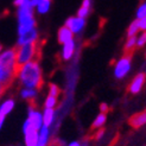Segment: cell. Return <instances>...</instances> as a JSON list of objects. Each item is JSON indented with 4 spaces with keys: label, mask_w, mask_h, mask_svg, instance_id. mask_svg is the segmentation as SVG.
Listing matches in <instances>:
<instances>
[{
    "label": "cell",
    "mask_w": 146,
    "mask_h": 146,
    "mask_svg": "<svg viewBox=\"0 0 146 146\" xmlns=\"http://www.w3.org/2000/svg\"><path fill=\"white\" fill-rule=\"evenodd\" d=\"M27 121L31 123V126L36 129H40L42 128V125H43V115L35 111V109H30V112H29V118H27Z\"/></svg>",
    "instance_id": "52a82bcc"
},
{
    "label": "cell",
    "mask_w": 146,
    "mask_h": 146,
    "mask_svg": "<svg viewBox=\"0 0 146 146\" xmlns=\"http://www.w3.org/2000/svg\"><path fill=\"white\" fill-rule=\"evenodd\" d=\"M36 40H37V31H36V29H33V30L19 33L18 44L23 45V44H27V43H32V42H36Z\"/></svg>",
    "instance_id": "9c48e42d"
},
{
    "label": "cell",
    "mask_w": 146,
    "mask_h": 146,
    "mask_svg": "<svg viewBox=\"0 0 146 146\" xmlns=\"http://www.w3.org/2000/svg\"><path fill=\"white\" fill-rule=\"evenodd\" d=\"M21 98H24V99H26V100H32V99H35L36 98V90L35 89H27V88H25V89H23L21 90Z\"/></svg>",
    "instance_id": "d6986e66"
},
{
    "label": "cell",
    "mask_w": 146,
    "mask_h": 146,
    "mask_svg": "<svg viewBox=\"0 0 146 146\" xmlns=\"http://www.w3.org/2000/svg\"><path fill=\"white\" fill-rule=\"evenodd\" d=\"M56 102H57L56 98H54V96H48V99L45 100V108H54L55 105H56Z\"/></svg>",
    "instance_id": "603a6c76"
},
{
    "label": "cell",
    "mask_w": 146,
    "mask_h": 146,
    "mask_svg": "<svg viewBox=\"0 0 146 146\" xmlns=\"http://www.w3.org/2000/svg\"><path fill=\"white\" fill-rule=\"evenodd\" d=\"M144 82H145V75L144 74H138L134 80L132 82H131L129 87H128V90L132 93V94H137V93H139L143 88V86H144Z\"/></svg>",
    "instance_id": "ba28073f"
},
{
    "label": "cell",
    "mask_w": 146,
    "mask_h": 146,
    "mask_svg": "<svg viewBox=\"0 0 146 146\" xmlns=\"http://www.w3.org/2000/svg\"><path fill=\"white\" fill-rule=\"evenodd\" d=\"M146 43V36L145 33L141 35L139 38H137V46H144V44Z\"/></svg>",
    "instance_id": "484cf974"
},
{
    "label": "cell",
    "mask_w": 146,
    "mask_h": 146,
    "mask_svg": "<svg viewBox=\"0 0 146 146\" xmlns=\"http://www.w3.org/2000/svg\"><path fill=\"white\" fill-rule=\"evenodd\" d=\"M4 121H5V115L0 113V129H1V127L4 125Z\"/></svg>",
    "instance_id": "83f0119b"
},
{
    "label": "cell",
    "mask_w": 146,
    "mask_h": 146,
    "mask_svg": "<svg viewBox=\"0 0 146 146\" xmlns=\"http://www.w3.org/2000/svg\"><path fill=\"white\" fill-rule=\"evenodd\" d=\"M24 134H25V144L26 146H37L38 143V131L31 126V123L27 120L24 123Z\"/></svg>",
    "instance_id": "277c9868"
},
{
    "label": "cell",
    "mask_w": 146,
    "mask_h": 146,
    "mask_svg": "<svg viewBox=\"0 0 146 146\" xmlns=\"http://www.w3.org/2000/svg\"><path fill=\"white\" fill-rule=\"evenodd\" d=\"M30 3L32 6H37V4L39 3V0H30Z\"/></svg>",
    "instance_id": "f546056e"
},
{
    "label": "cell",
    "mask_w": 146,
    "mask_h": 146,
    "mask_svg": "<svg viewBox=\"0 0 146 146\" xmlns=\"http://www.w3.org/2000/svg\"><path fill=\"white\" fill-rule=\"evenodd\" d=\"M18 77L21 84L27 89H37L43 86L42 69L38 61H31L21 65L18 72Z\"/></svg>",
    "instance_id": "6da1fadb"
},
{
    "label": "cell",
    "mask_w": 146,
    "mask_h": 146,
    "mask_svg": "<svg viewBox=\"0 0 146 146\" xmlns=\"http://www.w3.org/2000/svg\"><path fill=\"white\" fill-rule=\"evenodd\" d=\"M102 134H104V129H100V132L96 134V137H95V138H96V139H100V138L102 137Z\"/></svg>",
    "instance_id": "f1b7e54d"
},
{
    "label": "cell",
    "mask_w": 146,
    "mask_h": 146,
    "mask_svg": "<svg viewBox=\"0 0 146 146\" xmlns=\"http://www.w3.org/2000/svg\"><path fill=\"white\" fill-rule=\"evenodd\" d=\"M39 52H40V48H39L38 40L19 45L18 48H16V65H17L18 72L21 65H24L31 61H37Z\"/></svg>",
    "instance_id": "7a4b0ae2"
},
{
    "label": "cell",
    "mask_w": 146,
    "mask_h": 146,
    "mask_svg": "<svg viewBox=\"0 0 146 146\" xmlns=\"http://www.w3.org/2000/svg\"><path fill=\"white\" fill-rule=\"evenodd\" d=\"M146 17V3H144L141 6H139V9L137 11V18L141 19Z\"/></svg>",
    "instance_id": "44dd1931"
},
{
    "label": "cell",
    "mask_w": 146,
    "mask_h": 146,
    "mask_svg": "<svg viewBox=\"0 0 146 146\" xmlns=\"http://www.w3.org/2000/svg\"><path fill=\"white\" fill-rule=\"evenodd\" d=\"M69 146H81V145H80V143H77V141H72Z\"/></svg>",
    "instance_id": "1f68e13d"
},
{
    "label": "cell",
    "mask_w": 146,
    "mask_h": 146,
    "mask_svg": "<svg viewBox=\"0 0 146 146\" xmlns=\"http://www.w3.org/2000/svg\"><path fill=\"white\" fill-rule=\"evenodd\" d=\"M105 122H106V114L100 113L96 116V119L94 120V122H93V128H100V127L104 126Z\"/></svg>",
    "instance_id": "ac0fdd59"
},
{
    "label": "cell",
    "mask_w": 146,
    "mask_h": 146,
    "mask_svg": "<svg viewBox=\"0 0 146 146\" xmlns=\"http://www.w3.org/2000/svg\"><path fill=\"white\" fill-rule=\"evenodd\" d=\"M145 75H146V72H145Z\"/></svg>",
    "instance_id": "836d02e7"
},
{
    "label": "cell",
    "mask_w": 146,
    "mask_h": 146,
    "mask_svg": "<svg viewBox=\"0 0 146 146\" xmlns=\"http://www.w3.org/2000/svg\"><path fill=\"white\" fill-rule=\"evenodd\" d=\"M6 89V87H4V86H1V84H0V95H1V94L4 93V90Z\"/></svg>",
    "instance_id": "4dcf8cb0"
},
{
    "label": "cell",
    "mask_w": 146,
    "mask_h": 146,
    "mask_svg": "<svg viewBox=\"0 0 146 146\" xmlns=\"http://www.w3.org/2000/svg\"><path fill=\"white\" fill-rule=\"evenodd\" d=\"M137 23H138V27H139V30L146 31V17L141 18V19H137Z\"/></svg>",
    "instance_id": "d4e9b609"
},
{
    "label": "cell",
    "mask_w": 146,
    "mask_h": 146,
    "mask_svg": "<svg viewBox=\"0 0 146 146\" xmlns=\"http://www.w3.org/2000/svg\"><path fill=\"white\" fill-rule=\"evenodd\" d=\"M48 139H49V127L46 126H42L40 132L38 135V143L37 146H46L48 144Z\"/></svg>",
    "instance_id": "4fadbf2b"
},
{
    "label": "cell",
    "mask_w": 146,
    "mask_h": 146,
    "mask_svg": "<svg viewBox=\"0 0 146 146\" xmlns=\"http://www.w3.org/2000/svg\"><path fill=\"white\" fill-rule=\"evenodd\" d=\"M84 24H86V21H84L83 18L70 17L67 20V24H65V26H67L72 33H77V32H80L84 27Z\"/></svg>",
    "instance_id": "8992f818"
},
{
    "label": "cell",
    "mask_w": 146,
    "mask_h": 146,
    "mask_svg": "<svg viewBox=\"0 0 146 146\" xmlns=\"http://www.w3.org/2000/svg\"><path fill=\"white\" fill-rule=\"evenodd\" d=\"M13 107H14V101L12 99L6 100L5 102H3V104H1V106H0V113L6 116L9 113H11Z\"/></svg>",
    "instance_id": "2e32d148"
},
{
    "label": "cell",
    "mask_w": 146,
    "mask_h": 146,
    "mask_svg": "<svg viewBox=\"0 0 146 146\" xmlns=\"http://www.w3.org/2000/svg\"><path fill=\"white\" fill-rule=\"evenodd\" d=\"M50 5H51V0H39V3L37 4V11L42 14H44L50 10Z\"/></svg>",
    "instance_id": "e0dca14e"
},
{
    "label": "cell",
    "mask_w": 146,
    "mask_h": 146,
    "mask_svg": "<svg viewBox=\"0 0 146 146\" xmlns=\"http://www.w3.org/2000/svg\"><path fill=\"white\" fill-rule=\"evenodd\" d=\"M71 39H72V32L67 26L61 27L60 31H58V42L62 43V44H65V43Z\"/></svg>",
    "instance_id": "30bf717a"
},
{
    "label": "cell",
    "mask_w": 146,
    "mask_h": 146,
    "mask_svg": "<svg viewBox=\"0 0 146 146\" xmlns=\"http://www.w3.org/2000/svg\"><path fill=\"white\" fill-rule=\"evenodd\" d=\"M54 121V108H45L44 114H43V123L44 126L49 127Z\"/></svg>",
    "instance_id": "5bb4252c"
},
{
    "label": "cell",
    "mask_w": 146,
    "mask_h": 146,
    "mask_svg": "<svg viewBox=\"0 0 146 146\" xmlns=\"http://www.w3.org/2000/svg\"><path fill=\"white\" fill-rule=\"evenodd\" d=\"M89 9H90V0H83L82 6L80 7V10L77 11V17L84 19L87 16H88Z\"/></svg>",
    "instance_id": "9a60e30c"
},
{
    "label": "cell",
    "mask_w": 146,
    "mask_h": 146,
    "mask_svg": "<svg viewBox=\"0 0 146 146\" xmlns=\"http://www.w3.org/2000/svg\"><path fill=\"white\" fill-rule=\"evenodd\" d=\"M100 109H101V113L106 114V113H107V111H108V106H107L106 104H102V105L100 106Z\"/></svg>",
    "instance_id": "4316f807"
},
{
    "label": "cell",
    "mask_w": 146,
    "mask_h": 146,
    "mask_svg": "<svg viewBox=\"0 0 146 146\" xmlns=\"http://www.w3.org/2000/svg\"><path fill=\"white\" fill-rule=\"evenodd\" d=\"M32 5L30 0L25 1L18 6V21H19V33H23L26 31H30L36 29V21L32 12Z\"/></svg>",
    "instance_id": "3957f363"
},
{
    "label": "cell",
    "mask_w": 146,
    "mask_h": 146,
    "mask_svg": "<svg viewBox=\"0 0 146 146\" xmlns=\"http://www.w3.org/2000/svg\"><path fill=\"white\" fill-rule=\"evenodd\" d=\"M129 69H131V56H125L116 63L114 69V75L116 78H123L128 74Z\"/></svg>",
    "instance_id": "5b68a950"
},
{
    "label": "cell",
    "mask_w": 146,
    "mask_h": 146,
    "mask_svg": "<svg viewBox=\"0 0 146 146\" xmlns=\"http://www.w3.org/2000/svg\"><path fill=\"white\" fill-rule=\"evenodd\" d=\"M58 94H60V89L58 87L55 86V84H50V90H49V96H54V98H57Z\"/></svg>",
    "instance_id": "cb8c5ba5"
},
{
    "label": "cell",
    "mask_w": 146,
    "mask_h": 146,
    "mask_svg": "<svg viewBox=\"0 0 146 146\" xmlns=\"http://www.w3.org/2000/svg\"><path fill=\"white\" fill-rule=\"evenodd\" d=\"M74 49H75V43L72 39L65 43L63 46V58L64 60H70L72 54H74Z\"/></svg>",
    "instance_id": "7c38bea8"
},
{
    "label": "cell",
    "mask_w": 146,
    "mask_h": 146,
    "mask_svg": "<svg viewBox=\"0 0 146 146\" xmlns=\"http://www.w3.org/2000/svg\"><path fill=\"white\" fill-rule=\"evenodd\" d=\"M145 36H146V33H145Z\"/></svg>",
    "instance_id": "e575fe53"
},
{
    "label": "cell",
    "mask_w": 146,
    "mask_h": 146,
    "mask_svg": "<svg viewBox=\"0 0 146 146\" xmlns=\"http://www.w3.org/2000/svg\"><path fill=\"white\" fill-rule=\"evenodd\" d=\"M0 51H1V45H0Z\"/></svg>",
    "instance_id": "d6a6232c"
},
{
    "label": "cell",
    "mask_w": 146,
    "mask_h": 146,
    "mask_svg": "<svg viewBox=\"0 0 146 146\" xmlns=\"http://www.w3.org/2000/svg\"><path fill=\"white\" fill-rule=\"evenodd\" d=\"M137 44V37L134 36V37H129L127 43H126V45H125V50L126 51H129V50H132L133 46Z\"/></svg>",
    "instance_id": "7402d4cb"
},
{
    "label": "cell",
    "mask_w": 146,
    "mask_h": 146,
    "mask_svg": "<svg viewBox=\"0 0 146 146\" xmlns=\"http://www.w3.org/2000/svg\"><path fill=\"white\" fill-rule=\"evenodd\" d=\"M129 123H131V126H133V127H140L143 126L144 123H146V111L145 112H141L139 114H137L134 116H132L129 120Z\"/></svg>",
    "instance_id": "8fae6325"
},
{
    "label": "cell",
    "mask_w": 146,
    "mask_h": 146,
    "mask_svg": "<svg viewBox=\"0 0 146 146\" xmlns=\"http://www.w3.org/2000/svg\"><path fill=\"white\" fill-rule=\"evenodd\" d=\"M138 31H139V27H138V23H137V20H135V21H133V23L131 24L129 27H128V31H127L128 38H129V37H134L135 33H137Z\"/></svg>",
    "instance_id": "ffe728a7"
}]
</instances>
